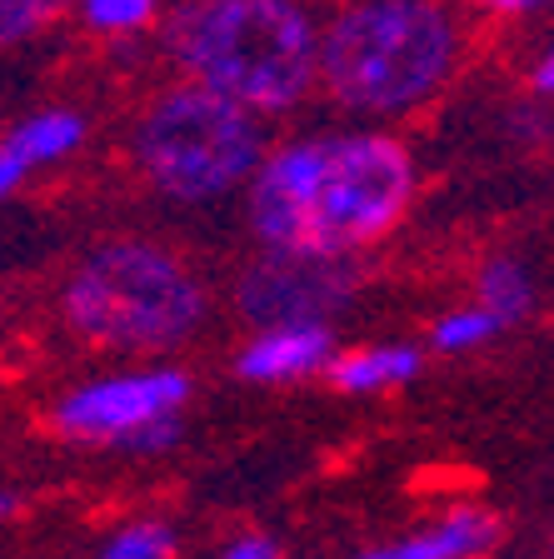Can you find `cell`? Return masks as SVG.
Returning a JSON list of instances; mask_svg holds the SVG:
<instances>
[{
    "label": "cell",
    "mask_w": 554,
    "mask_h": 559,
    "mask_svg": "<svg viewBox=\"0 0 554 559\" xmlns=\"http://www.w3.org/2000/svg\"><path fill=\"white\" fill-rule=\"evenodd\" d=\"M485 15H499V21H530V15H544L554 0H470Z\"/></svg>",
    "instance_id": "d6986e66"
},
{
    "label": "cell",
    "mask_w": 554,
    "mask_h": 559,
    "mask_svg": "<svg viewBox=\"0 0 554 559\" xmlns=\"http://www.w3.org/2000/svg\"><path fill=\"white\" fill-rule=\"evenodd\" d=\"M205 310L210 295L190 260L145 235L101 240L60 285L66 325L116 355H170L205 325Z\"/></svg>",
    "instance_id": "3957f363"
},
{
    "label": "cell",
    "mask_w": 554,
    "mask_h": 559,
    "mask_svg": "<svg viewBox=\"0 0 554 559\" xmlns=\"http://www.w3.org/2000/svg\"><path fill=\"white\" fill-rule=\"evenodd\" d=\"M266 155V116L196 81L151 95L130 126V165L140 180L185 210H205L235 190H250Z\"/></svg>",
    "instance_id": "277c9868"
},
{
    "label": "cell",
    "mask_w": 554,
    "mask_h": 559,
    "mask_svg": "<svg viewBox=\"0 0 554 559\" xmlns=\"http://www.w3.org/2000/svg\"><path fill=\"white\" fill-rule=\"evenodd\" d=\"M95 559H175V530L165 520H130L105 539Z\"/></svg>",
    "instance_id": "2e32d148"
},
{
    "label": "cell",
    "mask_w": 554,
    "mask_h": 559,
    "mask_svg": "<svg viewBox=\"0 0 554 559\" xmlns=\"http://www.w3.org/2000/svg\"><path fill=\"white\" fill-rule=\"evenodd\" d=\"M91 135V120L70 105H46V110H31L5 130V145H0V190L15 195V190L31 180L35 170L60 165L85 145Z\"/></svg>",
    "instance_id": "9c48e42d"
},
{
    "label": "cell",
    "mask_w": 554,
    "mask_h": 559,
    "mask_svg": "<svg viewBox=\"0 0 554 559\" xmlns=\"http://www.w3.org/2000/svg\"><path fill=\"white\" fill-rule=\"evenodd\" d=\"M474 300L485 305L499 325H520L524 314L534 310V275L520 265V260L499 255L480 270V280H474Z\"/></svg>",
    "instance_id": "4fadbf2b"
},
{
    "label": "cell",
    "mask_w": 554,
    "mask_h": 559,
    "mask_svg": "<svg viewBox=\"0 0 554 559\" xmlns=\"http://www.w3.org/2000/svg\"><path fill=\"white\" fill-rule=\"evenodd\" d=\"M66 5H75V0H0V35H5V46L35 40Z\"/></svg>",
    "instance_id": "e0dca14e"
},
{
    "label": "cell",
    "mask_w": 554,
    "mask_h": 559,
    "mask_svg": "<svg viewBox=\"0 0 554 559\" xmlns=\"http://www.w3.org/2000/svg\"><path fill=\"white\" fill-rule=\"evenodd\" d=\"M420 349L404 340H385V345H359V349H340L325 380L335 384L340 395H380L394 384H410L420 374Z\"/></svg>",
    "instance_id": "7c38bea8"
},
{
    "label": "cell",
    "mask_w": 554,
    "mask_h": 559,
    "mask_svg": "<svg viewBox=\"0 0 554 559\" xmlns=\"http://www.w3.org/2000/svg\"><path fill=\"white\" fill-rule=\"evenodd\" d=\"M464 60V21L450 0H345L325 21L320 91L359 120L425 110Z\"/></svg>",
    "instance_id": "7a4b0ae2"
},
{
    "label": "cell",
    "mask_w": 554,
    "mask_h": 559,
    "mask_svg": "<svg viewBox=\"0 0 554 559\" xmlns=\"http://www.w3.org/2000/svg\"><path fill=\"white\" fill-rule=\"evenodd\" d=\"M75 21L101 40H126L161 21V0H75Z\"/></svg>",
    "instance_id": "5bb4252c"
},
{
    "label": "cell",
    "mask_w": 554,
    "mask_h": 559,
    "mask_svg": "<svg viewBox=\"0 0 554 559\" xmlns=\"http://www.w3.org/2000/svg\"><path fill=\"white\" fill-rule=\"evenodd\" d=\"M325 160H330V135H295L285 145H270L266 165L245 190V215L260 250H310Z\"/></svg>",
    "instance_id": "ba28073f"
},
{
    "label": "cell",
    "mask_w": 554,
    "mask_h": 559,
    "mask_svg": "<svg viewBox=\"0 0 554 559\" xmlns=\"http://www.w3.org/2000/svg\"><path fill=\"white\" fill-rule=\"evenodd\" d=\"M220 559H280V545L270 535H235L220 549Z\"/></svg>",
    "instance_id": "ffe728a7"
},
{
    "label": "cell",
    "mask_w": 554,
    "mask_h": 559,
    "mask_svg": "<svg viewBox=\"0 0 554 559\" xmlns=\"http://www.w3.org/2000/svg\"><path fill=\"white\" fill-rule=\"evenodd\" d=\"M196 380L175 365H151V370H126V374H101L50 405L46 425L66 444H105L120 450L135 430H145L161 415H180L190 400Z\"/></svg>",
    "instance_id": "8992f818"
},
{
    "label": "cell",
    "mask_w": 554,
    "mask_h": 559,
    "mask_svg": "<svg viewBox=\"0 0 554 559\" xmlns=\"http://www.w3.org/2000/svg\"><path fill=\"white\" fill-rule=\"evenodd\" d=\"M180 444V415H161L151 419L145 430H135L126 444H120V454H165Z\"/></svg>",
    "instance_id": "ac0fdd59"
},
{
    "label": "cell",
    "mask_w": 554,
    "mask_h": 559,
    "mask_svg": "<svg viewBox=\"0 0 554 559\" xmlns=\"http://www.w3.org/2000/svg\"><path fill=\"white\" fill-rule=\"evenodd\" d=\"M325 25L305 0H180L165 56L180 81L210 85L255 116H290L320 85Z\"/></svg>",
    "instance_id": "6da1fadb"
},
{
    "label": "cell",
    "mask_w": 554,
    "mask_h": 559,
    "mask_svg": "<svg viewBox=\"0 0 554 559\" xmlns=\"http://www.w3.org/2000/svg\"><path fill=\"white\" fill-rule=\"evenodd\" d=\"M335 355L340 349L330 325H275L255 330L250 345L235 355V374L250 384H295L325 374Z\"/></svg>",
    "instance_id": "30bf717a"
},
{
    "label": "cell",
    "mask_w": 554,
    "mask_h": 559,
    "mask_svg": "<svg viewBox=\"0 0 554 559\" xmlns=\"http://www.w3.org/2000/svg\"><path fill=\"white\" fill-rule=\"evenodd\" d=\"M499 545V520L480 504H455L445 510L429 530L394 539V545H375L359 559H485Z\"/></svg>",
    "instance_id": "8fae6325"
},
{
    "label": "cell",
    "mask_w": 554,
    "mask_h": 559,
    "mask_svg": "<svg viewBox=\"0 0 554 559\" xmlns=\"http://www.w3.org/2000/svg\"><path fill=\"white\" fill-rule=\"evenodd\" d=\"M530 85H534V95H550V100H554V35L540 46V56H534V66H530Z\"/></svg>",
    "instance_id": "44dd1931"
},
{
    "label": "cell",
    "mask_w": 554,
    "mask_h": 559,
    "mask_svg": "<svg viewBox=\"0 0 554 559\" xmlns=\"http://www.w3.org/2000/svg\"><path fill=\"white\" fill-rule=\"evenodd\" d=\"M499 330H505V325H499L485 305L474 300V305H460V310L439 314L435 325H429V345H435L439 355H470V349L490 345Z\"/></svg>",
    "instance_id": "9a60e30c"
},
{
    "label": "cell",
    "mask_w": 554,
    "mask_h": 559,
    "mask_svg": "<svg viewBox=\"0 0 554 559\" xmlns=\"http://www.w3.org/2000/svg\"><path fill=\"white\" fill-rule=\"evenodd\" d=\"M415 200V160L390 130L330 135L320 200H315L310 255H359L404 221Z\"/></svg>",
    "instance_id": "5b68a950"
},
{
    "label": "cell",
    "mask_w": 554,
    "mask_h": 559,
    "mask_svg": "<svg viewBox=\"0 0 554 559\" xmlns=\"http://www.w3.org/2000/svg\"><path fill=\"white\" fill-rule=\"evenodd\" d=\"M359 290L355 255H310V250H260L245 265L235 310L255 330L275 325H330Z\"/></svg>",
    "instance_id": "52a82bcc"
}]
</instances>
